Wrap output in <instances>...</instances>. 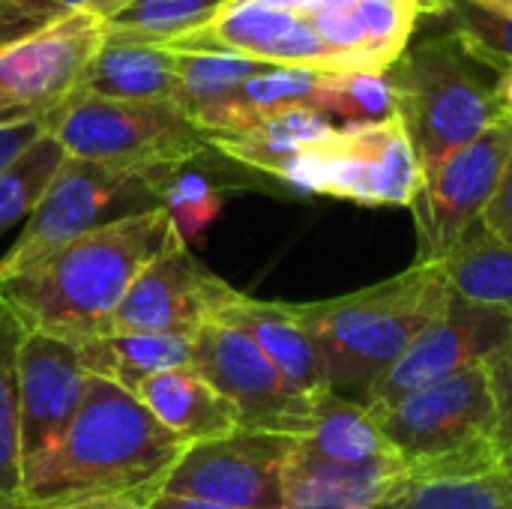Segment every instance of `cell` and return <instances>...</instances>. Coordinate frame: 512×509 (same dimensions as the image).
Masks as SVG:
<instances>
[{"label":"cell","instance_id":"obj_18","mask_svg":"<svg viewBox=\"0 0 512 509\" xmlns=\"http://www.w3.org/2000/svg\"><path fill=\"white\" fill-rule=\"evenodd\" d=\"M132 396L189 447L240 432L234 405L195 366L159 372L141 381Z\"/></svg>","mask_w":512,"mask_h":509},{"label":"cell","instance_id":"obj_12","mask_svg":"<svg viewBox=\"0 0 512 509\" xmlns=\"http://www.w3.org/2000/svg\"><path fill=\"white\" fill-rule=\"evenodd\" d=\"M512 333V312L483 306L453 291L447 309L411 342L390 372L360 402L375 420L405 396L450 378L468 366L486 363Z\"/></svg>","mask_w":512,"mask_h":509},{"label":"cell","instance_id":"obj_3","mask_svg":"<svg viewBox=\"0 0 512 509\" xmlns=\"http://www.w3.org/2000/svg\"><path fill=\"white\" fill-rule=\"evenodd\" d=\"M450 297L444 267L414 261L387 282L333 300L291 303V312L318 348L330 393L363 402Z\"/></svg>","mask_w":512,"mask_h":509},{"label":"cell","instance_id":"obj_11","mask_svg":"<svg viewBox=\"0 0 512 509\" xmlns=\"http://www.w3.org/2000/svg\"><path fill=\"white\" fill-rule=\"evenodd\" d=\"M192 366L234 405L240 429L291 438L312 429L318 402L303 399L243 330L222 321L204 324L195 333Z\"/></svg>","mask_w":512,"mask_h":509},{"label":"cell","instance_id":"obj_26","mask_svg":"<svg viewBox=\"0 0 512 509\" xmlns=\"http://www.w3.org/2000/svg\"><path fill=\"white\" fill-rule=\"evenodd\" d=\"M441 267L459 297L512 312V246L471 234Z\"/></svg>","mask_w":512,"mask_h":509},{"label":"cell","instance_id":"obj_20","mask_svg":"<svg viewBox=\"0 0 512 509\" xmlns=\"http://www.w3.org/2000/svg\"><path fill=\"white\" fill-rule=\"evenodd\" d=\"M297 453L345 468L402 465L396 450L387 444L378 420L360 402L333 393L318 399L312 429L297 438Z\"/></svg>","mask_w":512,"mask_h":509},{"label":"cell","instance_id":"obj_23","mask_svg":"<svg viewBox=\"0 0 512 509\" xmlns=\"http://www.w3.org/2000/svg\"><path fill=\"white\" fill-rule=\"evenodd\" d=\"M231 0H126L102 15L105 33L168 45L210 24Z\"/></svg>","mask_w":512,"mask_h":509},{"label":"cell","instance_id":"obj_16","mask_svg":"<svg viewBox=\"0 0 512 509\" xmlns=\"http://www.w3.org/2000/svg\"><path fill=\"white\" fill-rule=\"evenodd\" d=\"M171 51H216L243 54L270 66H294L315 72H363L351 57L336 54L312 30V24L285 9L234 0L201 30L168 42Z\"/></svg>","mask_w":512,"mask_h":509},{"label":"cell","instance_id":"obj_19","mask_svg":"<svg viewBox=\"0 0 512 509\" xmlns=\"http://www.w3.org/2000/svg\"><path fill=\"white\" fill-rule=\"evenodd\" d=\"M177 84V54L171 48L105 33L75 96L123 102H177Z\"/></svg>","mask_w":512,"mask_h":509},{"label":"cell","instance_id":"obj_14","mask_svg":"<svg viewBox=\"0 0 512 509\" xmlns=\"http://www.w3.org/2000/svg\"><path fill=\"white\" fill-rule=\"evenodd\" d=\"M234 291L237 288L210 273L174 234L129 285L114 312L111 333L195 336L204 324L219 318Z\"/></svg>","mask_w":512,"mask_h":509},{"label":"cell","instance_id":"obj_2","mask_svg":"<svg viewBox=\"0 0 512 509\" xmlns=\"http://www.w3.org/2000/svg\"><path fill=\"white\" fill-rule=\"evenodd\" d=\"M174 225L165 210L102 225L33 267L0 282V300L24 330L72 345L111 333L117 306L135 276L168 246Z\"/></svg>","mask_w":512,"mask_h":509},{"label":"cell","instance_id":"obj_40","mask_svg":"<svg viewBox=\"0 0 512 509\" xmlns=\"http://www.w3.org/2000/svg\"><path fill=\"white\" fill-rule=\"evenodd\" d=\"M378 3L399 6V9H414V12H420V9L426 6V0H378ZM438 3H447V0H438Z\"/></svg>","mask_w":512,"mask_h":509},{"label":"cell","instance_id":"obj_34","mask_svg":"<svg viewBox=\"0 0 512 509\" xmlns=\"http://www.w3.org/2000/svg\"><path fill=\"white\" fill-rule=\"evenodd\" d=\"M495 405H498V444L504 462L512 459V333L510 339L486 360Z\"/></svg>","mask_w":512,"mask_h":509},{"label":"cell","instance_id":"obj_29","mask_svg":"<svg viewBox=\"0 0 512 509\" xmlns=\"http://www.w3.org/2000/svg\"><path fill=\"white\" fill-rule=\"evenodd\" d=\"M315 111L348 120V126L384 123L393 114V93L387 75L378 72H327Z\"/></svg>","mask_w":512,"mask_h":509},{"label":"cell","instance_id":"obj_28","mask_svg":"<svg viewBox=\"0 0 512 509\" xmlns=\"http://www.w3.org/2000/svg\"><path fill=\"white\" fill-rule=\"evenodd\" d=\"M63 162L66 150L54 141L51 132H42L0 171V234L36 210Z\"/></svg>","mask_w":512,"mask_h":509},{"label":"cell","instance_id":"obj_41","mask_svg":"<svg viewBox=\"0 0 512 509\" xmlns=\"http://www.w3.org/2000/svg\"><path fill=\"white\" fill-rule=\"evenodd\" d=\"M504 471H507V480H510V486H512V459L504 462Z\"/></svg>","mask_w":512,"mask_h":509},{"label":"cell","instance_id":"obj_15","mask_svg":"<svg viewBox=\"0 0 512 509\" xmlns=\"http://www.w3.org/2000/svg\"><path fill=\"white\" fill-rule=\"evenodd\" d=\"M15 381L21 462L27 471L66 435L84 402L90 372L81 363L78 345L39 330H24L18 342Z\"/></svg>","mask_w":512,"mask_h":509},{"label":"cell","instance_id":"obj_38","mask_svg":"<svg viewBox=\"0 0 512 509\" xmlns=\"http://www.w3.org/2000/svg\"><path fill=\"white\" fill-rule=\"evenodd\" d=\"M495 99H498V105H501V111L512 117V66H507L504 72H501V81H498V87H495Z\"/></svg>","mask_w":512,"mask_h":509},{"label":"cell","instance_id":"obj_10","mask_svg":"<svg viewBox=\"0 0 512 509\" xmlns=\"http://www.w3.org/2000/svg\"><path fill=\"white\" fill-rule=\"evenodd\" d=\"M512 159V117H501L477 141L423 177L411 204L417 264H444L480 225Z\"/></svg>","mask_w":512,"mask_h":509},{"label":"cell","instance_id":"obj_37","mask_svg":"<svg viewBox=\"0 0 512 509\" xmlns=\"http://www.w3.org/2000/svg\"><path fill=\"white\" fill-rule=\"evenodd\" d=\"M150 509H246V507H228V504H213V501H195V498L159 495Z\"/></svg>","mask_w":512,"mask_h":509},{"label":"cell","instance_id":"obj_13","mask_svg":"<svg viewBox=\"0 0 512 509\" xmlns=\"http://www.w3.org/2000/svg\"><path fill=\"white\" fill-rule=\"evenodd\" d=\"M297 438L273 432H234L195 444L174 468L162 495L213 501L228 507H285V468Z\"/></svg>","mask_w":512,"mask_h":509},{"label":"cell","instance_id":"obj_21","mask_svg":"<svg viewBox=\"0 0 512 509\" xmlns=\"http://www.w3.org/2000/svg\"><path fill=\"white\" fill-rule=\"evenodd\" d=\"M336 129L339 126L327 114L306 105H294L258 120L246 132L210 135V147H216L219 153L240 165H249L270 177H282V171L291 165L297 153L324 144L327 138H333Z\"/></svg>","mask_w":512,"mask_h":509},{"label":"cell","instance_id":"obj_6","mask_svg":"<svg viewBox=\"0 0 512 509\" xmlns=\"http://www.w3.org/2000/svg\"><path fill=\"white\" fill-rule=\"evenodd\" d=\"M48 132L66 156L126 171L183 168L210 147L177 102L75 96L48 117Z\"/></svg>","mask_w":512,"mask_h":509},{"label":"cell","instance_id":"obj_36","mask_svg":"<svg viewBox=\"0 0 512 509\" xmlns=\"http://www.w3.org/2000/svg\"><path fill=\"white\" fill-rule=\"evenodd\" d=\"M42 132H48V120H45V123H24V126L0 129V171H3L21 150H27Z\"/></svg>","mask_w":512,"mask_h":509},{"label":"cell","instance_id":"obj_39","mask_svg":"<svg viewBox=\"0 0 512 509\" xmlns=\"http://www.w3.org/2000/svg\"><path fill=\"white\" fill-rule=\"evenodd\" d=\"M465 3H474V6H483V9H492L498 15L512 18V0H465Z\"/></svg>","mask_w":512,"mask_h":509},{"label":"cell","instance_id":"obj_33","mask_svg":"<svg viewBox=\"0 0 512 509\" xmlns=\"http://www.w3.org/2000/svg\"><path fill=\"white\" fill-rule=\"evenodd\" d=\"M354 12H357L360 24L366 30L369 57L375 60V66L381 72H387L402 57L420 12L387 6V3H378V0H357Z\"/></svg>","mask_w":512,"mask_h":509},{"label":"cell","instance_id":"obj_24","mask_svg":"<svg viewBox=\"0 0 512 509\" xmlns=\"http://www.w3.org/2000/svg\"><path fill=\"white\" fill-rule=\"evenodd\" d=\"M21 321L0 300V509H24V462L18 432V381L15 360Z\"/></svg>","mask_w":512,"mask_h":509},{"label":"cell","instance_id":"obj_32","mask_svg":"<svg viewBox=\"0 0 512 509\" xmlns=\"http://www.w3.org/2000/svg\"><path fill=\"white\" fill-rule=\"evenodd\" d=\"M126 0H0V45L39 33L78 12L108 15Z\"/></svg>","mask_w":512,"mask_h":509},{"label":"cell","instance_id":"obj_27","mask_svg":"<svg viewBox=\"0 0 512 509\" xmlns=\"http://www.w3.org/2000/svg\"><path fill=\"white\" fill-rule=\"evenodd\" d=\"M177 54V105L195 117L204 108L237 93L249 78L270 69V63L243 57V54H216V51H174Z\"/></svg>","mask_w":512,"mask_h":509},{"label":"cell","instance_id":"obj_30","mask_svg":"<svg viewBox=\"0 0 512 509\" xmlns=\"http://www.w3.org/2000/svg\"><path fill=\"white\" fill-rule=\"evenodd\" d=\"M162 210L168 213L174 234L192 246L222 213V192L192 165L171 168L162 177Z\"/></svg>","mask_w":512,"mask_h":509},{"label":"cell","instance_id":"obj_17","mask_svg":"<svg viewBox=\"0 0 512 509\" xmlns=\"http://www.w3.org/2000/svg\"><path fill=\"white\" fill-rule=\"evenodd\" d=\"M216 321L243 330L303 399L318 402L330 393L318 348L306 327L294 318L291 303H267L234 291Z\"/></svg>","mask_w":512,"mask_h":509},{"label":"cell","instance_id":"obj_22","mask_svg":"<svg viewBox=\"0 0 512 509\" xmlns=\"http://www.w3.org/2000/svg\"><path fill=\"white\" fill-rule=\"evenodd\" d=\"M81 363L90 375L105 378L129 393L159 372L192 366L195 336L174 333H105L81 342Z\"/></svg>","mask_w":512,"mask_h":509},{"label":"cell","instance_id":"obj_8","mask_svg":"<svg viewBox=\"0 0 512 509\" xmlns=\"http://www.w3.org/2000/svg\"><path fill=\"white\" fill-rule=\"evenodd\" d=\"M297 192L330 195L363 207H411L423 171L396 117L342 126L324 144L291 159L279 177Z\"/></svg>","mask_w":512,"mask_h":509},{"label":"cell","instance_id":"obj_4","mask_svg":"<svg viewBox=\"0 0 512 509\" xmlns=\"http://www.w3.org/2000/svg\"><path fill=\"white\" fill-rule=\"evenodd\" d=\"M408 477H477L504 471L498 405L486 363L441 378L378 417Z\"/></svg>","mask_w":512,"mask_h":509},{"label":"cell","instance_id":"obj_5","mask_svg":"<svg viewBox=\"0 0 512 509\" xmlns=\"http://www.w3.org/2000/svg\"><path fill=\"white\" fill-rule=\"evenodd\" d=\"M384 75L393 93V114L411 141L423 177L507 117L495 90L474 75L456 36L402 51Z\"/></svg>","mask_w":512,"mask_h":509},{"label":"cell","instance_id":"obj_7","mask_svg":"<svg viewBox=\"0 0 512 509\" xmlns=\"http://www.w3.org/2000/svg\"><path fill=\"white\" fill-rule=\"evenodd\" d=\"M165 171H126L66 156L24 231L0 258V282L102 225L162 210Z\"/></svg>","mask_w":512,"mask_h":509},{"label":"cell","instance_id":"obj_35","mask_svg":"<svg viewBox=\"0 0 512 509\" xmlns=\"http://www.w3.org/2000/svg\"><path fill=\"white\" fill-rule=\"evenodd\" d=\"M480 228L495 243L512 246V159L504 168L498 192L492 195V201H489V207H486V213L480 219Z\"/></svg>","mask_w":512,"mask_h":509},{"label":"cell","instance_id":"obj_9","mask_svg":"<svg viewBox=\"0 0 512 509\" xmlns=\"http://www.w3.org/2000/svg\"><path fill=\"white\" fill-rule=\"evenodd\" d=\"M105 39L102 15L78 12L39 33L0 45V129L45 123L75 99Z\"/></svg>","mask_w":512,"mask_h":509},{"label":"cell","instance_id":"obj_1","mask_svg":"<svg viewBox=\"0 0 512 509\" xmlns=\"http://www.w3.org/2000/svg\"><path fill=\"white\" fill-rule=\"evenodd\" d=\"M186 450L129 390L90 375L66 435L24 471V509H150Z\"/></svg>","mask_w":512,"mask_h":509},{"label":"cell","instance_id":"obj_31","mask_svg":"<svg viewBox=\"0 0 512 509\" xmlns=\"http://www.w3.org/2000/svg\"><path fill=\"white\" fill-rule=\"evenodd\" d=\"M444 9L453 18V36L468 57H477L498 69L512 66V18L465 0H447Z\"/></svg>","mask_w":512,"mask_h":509},{"label":"cell","instance_id":"obj_25","mask_svg":"<svg viewBox=\"0 0 512 509\" xmlns=\"http://www.w3.org/2000/svg\"><path fill=\"white\" fill-rule=\"evenodd\" d=\"M375 509H512L507 471L477 477H405Z\"/></svg>","mask_w":512,"mask_h":509}]
</instances>
